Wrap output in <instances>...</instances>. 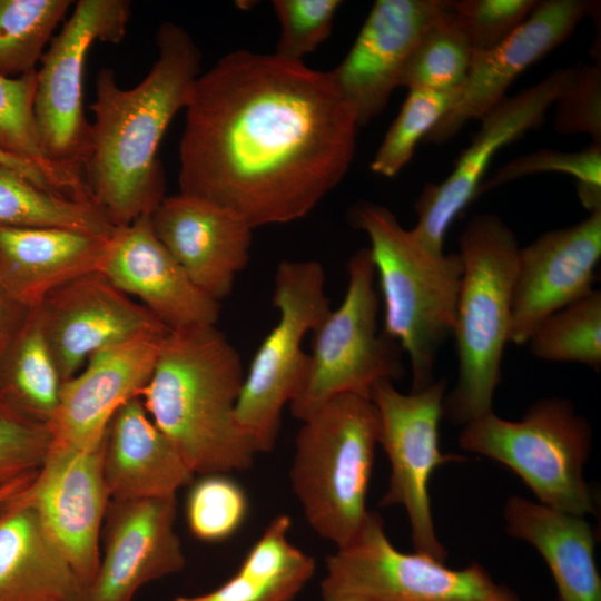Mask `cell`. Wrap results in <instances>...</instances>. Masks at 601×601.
I'll use <instances>...</instances> for the list:
<instances>
[{"instance_id":"obj_1","label":"cell","mask_w":601,"mask_h":601,"mask_svg":"<svg viewBox=\"0 0 601 601\" xmlns=\"http://www.w3.org/2000/svg\"><path fill=\"white\" fill-rule=\"evenodd\" d=\"M179 193L252 228L305 217L346 175L356 114L331 72L246 49L197 78L185 107Z\"/></svg>"},{"instance_id":"obj_2","label":"cell","mask_w":601,"mask_h":601,"mask_svg":"<svg viewBox=\"0 0 601 601\" xmlns=\"http://www.w3.org/2000/svg\"><path fill=\"white\" fill-rule=\"evenodd\" d=\"M156 43L157 60L130 89L102 67L89 106L95 120L81 174L91 201L115 228L150 215L165 197L158 148L200 75L199 48L183 27L161 23Z\"/></svg>"},{"instance_id":"obj_3","label":"cell","mask_w":601,"mask_h":601,"mask_svg":"<svg viewBox=\"0 0 601 601\" xmlns=\"http://www.w3.org/2000/svg\"><path fill=\"white\" fill-rule=\"evenodd\" d=\"M245 373L215 325L170 331L140 397L193 474L248 470L257 453L236 418Z\"/></svg>"},{"instance_id":"obj_4","label":"cell","mask_w":601,"mask_h":601,"mask_svg":"<svg viewBox=\"0 0 601 601\" xmlns=\"http://www.w3.org/2000/svg\"><path fill=\"white\" fill-rule=\"evenodd\" d=\"M351 220L370 239L384 302L383 332L410 358L412 392L423 390L435 381L437 352L452 335L462 258L427 252L382 205L359 203Z\"/></svg>"},{"instance_id":"obj_5","label":"cell","mask_w":601,"mask_h":601,"mask_svg":"<svg viewBox=\"0 0 601 601\" xmlns=\"http://www.w3.org/2000/svg\"><path fill=\"white\" fill-rule=\"evenodd\" d=\"M463 273L452 335L459 377L445 395L443 415L455 424L492 411L510 336L511 300L520 247L496 215L473 217L459 238Z\"/></svg>"},{"instance_id":"obj_6","label":"cell","mask_w":601,"mask_h":601,"mask_svg":"<svg viewBox=\"0 0 601 601\" xmlns=\"http://www.w3.org/2000/svg\"><path fill=\"white\" fill-rule=\"evenodd\" d=\"M297 433L290 483L311 528L341 548L363 526L378 444L370 396L341 394L324 403Z\"/></svg>"},{"instance_id":"obj_7","label":"cell","mask_w":601,"mask_h":601,"mask_svg":"<svg viewBox=\"0 0 601 601\" xmlns=\"http://www.w3.org/2000/svg\"><path fill=\"white\" fill-rule=\"evenodd\" d=\"M589 422L570 401L545 398L521 421L490 411L469 422L460 446L486 456L515 473L541 504L584 516L595 511V499L583 469L591 451Z\"/></svg>"},{"instance_id":"obj_8","label":"cell","mask_w":601,"mask_h":601,"mask_svg":"<svg viewBox=\"0 0 601 601\" xmlns=\"http://www.w3.org/2000/svg\"><path fill=\"white\" fill-rule=\"evenodd\" d=\"M273 305L279 313L278 322L256 351L236 404L237 422L257 453L275 447L283 408L307 376L309 354L302 348L303 339L332 309L321 263L280 262L274 277Z\"/></svg>"},{"instance_id":"obj_9","label":"cell","mask_w":601,"mask_h":601,"mask_svg":"<svg viewBox=\"0 0 601 601\" xmlns=\"http://www.w3.org/2000/svg\"><path fill=\"white\" fill-rule=\"evenodd\" d=\"M346 269L348 283L343 302L312 332L307 376L288 404L299 421L337 395L370 396L377 382L404 374L402 348L377 331L380 298L368 248L352 255Z\"/></svg>"},{"instance_id":"obj_10","label":"cell","mask_w":601,"mask_h":601,"mask_svg":"<svg viewBox=\"0 0 601 601\" xmlns=\"http://www.w3.org/2000/svg\"><path fill=\"white\" fill-rule=\"evenodd\" d=\"M323 601H520L480 564L451 569L388 540L382 518L370 511L358 533L326 560Z\"/></svg>"},{"instance_id":"obj_11","label":"cell","mask_w":601,"mask_h":601,"mask_svg":"<svg viewBox=\"0 0 601 601\" xmlns=\"http://www.w3.org/2000/svg\"><path fill=\"white\" fill-rule=\"evenodd\" d=\"M131 16L128 0H79L52 37L37 69L35 119L47 158L81 174L90 122L83 111L87 53L96 41L119 43Z\"/></svg>"},{"instance_id":"obj_12","label":"cell","mask_w":601,"mask_h":601,"mask_svg":"<svg viewBox=\"0 0 601 601\" xmlns=\"http://www.w3.org/2000/svg\"><path fill=\"white\" fill-rule=\"evenodd\" d=\"M445 391V380L410 394L397 391L393 381L383 380L370 394L378 414V444L391 465L388 486L380 504L403 506L415 552L443 563L447 554L434 528L428 483L439 466L465 461L440 449Z\"/></svg>"},{"instance_id":"obj_13","label":"cell","mask_w":601,"mask_h":601,"mask_svg":"<svg viewBox=\"0 0 601 601\" xmlns=\"http://www.w3.org/2000/svg\"><path fill=\"white\" fill-rule=\"evenodd\" d=\"M577 69L573 66L554 70L539 83L506 97L480 119V129L451 174L439 184H426L415 204L417 223L410 231L424 249L435 255L444 253V238L451 224L477 196L482 177L495 154L542 124Z\"/></svg>"},{"instance_id":"obj_14","label":"cell","mask_w":601,"mask_h":601,"mask_svg":"<svg viewBox=\"0 0 601 601\" xmlns=\"http://www.w3.org/2000/svg\"><path fill=\"white\" fill-rule=\"evenodd\" d=\"M102 455L104 442L89 450L51 442L36 476L20 492L86 591L98 571L100 533L110 502Z\"/></svg>"},{"instance_id":"obj_15","label":"cell","mask_w":601,"mask_h":601,"mask_svg":"<svg viewBox=\"0 0 601 601\" xmlns=\"http://www.w3.org/2000/svg\"><path fill=\"white\" fill-rule=\"evenodd\" d=\"M601 257V209L520 248L509 341L528 343L550 315L590 294Z\"/></svg>"},{"instance_id":"obj_16","label":"cell","mask_w":601,"mask_h":601,"mask_svg":"<svg viewBox=\"0 0 601 601\" xmlns=\"http://www.w3.org/2000/svg\"><path fill=\"white\" fill-rule=\"evenodd\" d=\"M170 332L160 328L106 347L63 382L56 414L48 426L51 442L78 450L100 445L115 413L140 396Z\"/></svg>"},{"instance_id":"obj_17","label":"cell","mask_w":601,"mask_h":601,"mask_svg":"<svg viewBox=\"0 0 601 601\" xmlns=\"http://www.w3.org/2000/svg\"><path fill=\"white\" fill-rule=\"evenodd\" d=\"M36 308L63 382L76 375L95 353L166 327L98 272L60 286Z\"/></svg>"},{"instance_id":"obj_18","label":"cell","mask_w":601,"mask_h":601,"mask_svg":"<svg viewBox=\"0 0 601 601\" xmlns=\"http://www.w3.org/2000/svg\"><path fill=\"white\" fill-rule=\"evenodd\" d=\"M587 0H546L503 42L487 51H472L460 97L424 138L442 144L470 120L481 119L506 98L512 82L531 65L563 43L577 26L594 12Z\"/></svg>"},{"instance_id":"obj_19","label":"cell","mask_w":601,"mask_h":601,"mask_svg":"<svg viewBox=\"0 0 601 601\" xmlns=\"http://www.w3.org/2000/svg\"><path fill=\"white\" fill-rule=\"evenodd\" d=\"M176 515V495L110 501L104 555L83 601H132L145 584L181 571L186 558Z\"/></svg>"},{"instance_id":"obj_20","label":"cell","mask_w":601,"mask_h":601,"mask_svg":"<svg viewBox=\"0 0 601 601\" xmlns=\"http://www.w3.org/2000/svg\"><path fill=\"white\" fill-rule=\"evenodd\" d=\"M97 272L170 331L213 326L219 318L220 303L190 280L156 236L150 215L114 229Z\"/></svg>"},{"instance_id":"obj_21","label":"cell","mask_w":601,"mask_h":601,"mask_svg":"<svg viewBox=\"0 0 601 601\" xmlns=\"http://www.w3.org/2000/svg\"><path fill=\"white\" fill-rule=\"evenodd\" d=\"M444 0H377L343 61L331 72L363 126L380 115L400 87L407 59Z\"/></svg>"},{"instance_id":"obj_22","label":"cell","mask_w":601,"mask_h":601,"mask_svg":"<svg viewBox=\"0 0 601 601\" xmlns=\"http://www.w3.org/2000/svg\"><path fill=\"white\" fill-rule=\"evenodd\" d=\"M152 229L205 295L220 303L249 260L252 228L215 203L177 194L165 196L150 214Z\"/></svg>"},{"instance_id":"obj_23","label":"cell","mask_w":601,"mask_h":601,"mask_svg":"<svg viewBox=\"0 0 601 601\" xmlns=\"http://www.w3.org/2000/svg\"><path fill=\"white\" fill-rule=\"evenodd\" d=\"M109 237L65 228L0 227V290L31 309L55 289L97 272Z\"/></svg>"},{"instance_id":"obj_24","label":"cell","mask_w":601,"mask_h":601,"mask_svg":"<svg viewBox=\"0 0 601 601\" xmlns=\"http://www.w3.org/2000/svg\"><path fill=\"white\" fill-rule=\"evenodd\" d=\"M102 465L110 501L176 495L194 479L140 396L130 398L112 416L104 441Z\"/></svg>"},{"instance_id":"obj_25","label":"cell","mask_w":601,"mask_h":601,"mask_svg":"<svg viewBox=\"0 0 601 601\" xmlns=\"http://www.w3.org/2000/svg\"><path fill=\"white\" fill-rule=\"evenodd\" d=\"M24 490V489H23ZM73 566L20 492L0 506V601H83Z\"/></svg>"},{"instance_id":"obj_26","label":"cell","mask_w":601,"mask_h":601,"mask_svg":"<svg viewBox=\"0 0 601 601\" xmlns=\"http://www.w3.org/2000/svg\"><path fill=\"white\" fill-rule=\"evenodd\" d=\"M504 519L508 533L533 545L546 562L559 601H601L595 536L584 516L516 495L508 499Z\"/></svg>"},{"instance_id":"obj_27","label":"cell","mask_w":601,"mask_h":601,"mask_svg":"<svg viewBox=\"0 0 601 601\" xmlns=\"http://www.w3.org/2000/svg\"><path fill=\"white\" fill-rule=\"evenodd\" d=\"M290 524L288 515L276 516L225 583L174 601H292L313 577L315 562L289 542Z\"/></svg>"},{"instance_id":"obj_28","label":"cell","mask_w":601,"mask_h":601,"mask_svg":"<svg viewBox=\"0 0 601 601\" xmlns=\"http://www.w3.org/2000/svg\"><path fill=\"white\" fill-rule=\"evenodd\" d=\"M62 384L38 311L28 309L10 349L0 388V411L48 427L56 414Z\"/></svg>"},{"instance_id":"obj_29","label":"cell","mask_w":601,"mask_h":601,"mask_svg":"<svg viewBox=\"0 0 601 601\" xmlns=\"http://www.w3.org/2000/svg\"><path fill=\"white\" fill-rule=\"evenodd\" d=\"M0 227L65 228L104 237L115 229L95 204L40 188L2 165Z\"/></svg>"},{"instance_id":"obj_30","label":"cell","mask_w":601,"mask_h":601,"mask_svg":"<svg viewBox=\"0 0 601 601\" xmlns=\"http://www.w3.org/2000/svg\"><path fill=\"white\" fill-rule=\"evenodd\" d=\"M37 70L16 78L0 76V148L35 162L71 199L87 200L80 174L52 164L46 156L35 119Z\"/></svg>"},{"instance_id":"obj_31","label":"cell","mask_w":601,"mask_h":601,"mask_svg":"<svg viewBox=\"0 0 601 601\" xmlns=\"http://www.w3.org/2000/svg\"><path fill=\"white\" fill-rule=\"evenodd\" d=\"M472 49L453 11L452 1L423 30L404 67L400 87L453 90L463 86Z\"/></svg>"},{"instance_id":"obj_32","label":"cell","mask_w":601,"mask_h":601,"mask_svg":"<svg viewBox=\"0 0 601 601\" xmlns=\"http://www.w3.org/2000/svg\"><path fill=\"white\" fill-rule=\"evenodd\" d=\"M71 0H0V76L16 78L36 66L65 21Z\"/></svg>"},{"instance_id":"obj_33","label":"cell","mask_w":601,"mask_h":601,"mask_svg":"<svg viewBox=\"0 0 601 601\" xmlns=\"http://www.w3.org/2000/svg\"><path fill=\"white\" fill-rule=\"evenodd\" d=\"M531 353L550 362L601 365V293L583 298L544 319L530 337Z\"/></svg>"},{"instance_id":"obj_34","label":"cell","mask_w":601,"mask_h":601,"mask_svg":"<svg viewBox=\"0 0 601 601\" xmlns=\"http://www.w3.org/2000/svg\"><path fill=\"white\" fill-rule=\"evenodd\" d=\"M461 89L408 90L397 117L371 161V170L387 178L396 176L413 157L417 144L457 101Z\"/></svg>"},{"instance_id":"obj_35","label":"cell","mask_w":601,"mask_h":601,"mask_svg":"<svg viewBox=\"0 0 601 601\" xmlns=\"http://www.w3.org/2000/svg\"><path fill=\"white\" fill-rule=\"evenodd\" d=\"M545 171L573 176L581 204L590 213L601 209V145L597 144L581 151L540 149L516 157L497 169L490 180L481 184L477 196L504 183Z\"/></svg>"},{"instance_id":"obj_36","label":"cell","mask_w":601,"mask_h":601,"mask_svg":"<svg viewBox=\"0 0 601 601\" xmlns=\"http://www.w3.org/2000/svg\"><path fill=\"white\" fill-rule=\"evenodd\" d=\"M188 492L186 520L194 536L219 542L243 524L248 501L243 487L224 474L200 475Z\"/></svg>"},{"instance_id":"obj_37","label":"cell","mask_w":601,"mask_h":601,"mask_svg":"<svg viewBox=\"0 0 601 601\" xmlns=\"http://www.w3.org/2000/svg\"><path fill=\"white\" fill-rule=\"evenodd\" d=\"M339 0H275L280 26L275 55L294 61L316 50L329 36Z\"/></svg>"},{"instance_id":"obj_38","label":"cell","mask_w":601,"mask_h":601,"mask_svg":"<svg viewBox=\"0 0 601 601\" xmlns=\"http://www.w3.org/2000/svg\"><path fill=\"white\" fill-rule=\"evenodd\" d=\"M539 4L536 0H460L452 11L472 51H487L510 37Z\"/></svg>"},{"instance_id":"obj_39","label":"cell","mask_w":601,"mask_h":601,"mask_svg":"<svg viewBox=\"0 0 601 601\" xmlns=\"http://www.w3.org/2000/svg\"><path fill=\"white\" fill-rule=\"evenodd\" d=\"M554 128L560 134H587L601 145V69L578 67L566 89L555 100Z\"/></svg>"},{"instance_id":"obj_40","label":"cell","mask_w":601,"mask_h":601,"mask_svg":"<svg viewBox=\"0 0 601 601\" xmlns=\"http://www.w3.org/2000/svg\"><path fill=\"white\" fill-rule=\"evenodd\" d=\"M50 444L47 426L0 411V487L38 472Z\"/></svg>"},{"instance_id":"obj_41","label":"cell","mask_w":601,"mask_h":601,"mask_svg":"<svg viewBox=\"0 0 601 601\" xmlns=\"http://www.w3.org/2000/svg\"><path fill=\"white\" fill-rule=\"evenodd\" d=\"M0 165L19 173L40 188L63 196L52 179L32 161L0 148Z\"/></svg>"},{"instance_id":"obj_42","label":"cell","mask_w":601,"mask_h":601,"mask_svg":"<svg viewBox=\"0 0 601 601\" xmlns=\"http://www.w3.org/2000/svg\"><path fill=\"white\" fill-rule=\"evenodd\" d=\"M36 474H37V472L32 473V474H29V475H26V476H22V477L16 480V481L2 486V487H0V506L4 502L10 500L11 497L17 495L19 492H21L23 489H26L31 483V481L33 480Z\"/></svg>"},{"instance_id":"obj_43","label":"cell","mask_w":601,"mask_h":601,"mask_svg":"<svg viewBox=\"0 0 601 601\" xmlns=\"http://www.w3.org/2000/svg\"><path fill=\"white\" fill-rule=\"evenodd\" d=\"M10 302L11 300L7 298L4 294L0 290V346H1V341L3 336L4 324H6V316H7L6 308H7L8 303Z\"/></svg>"},{"instance_id":"obj_44","label":"cell","mask_w":601,"mask_h":601,"mask_svg":"<svg viewBox=\"0 0 601 601\" xmlns=\"http://www.w3.org/2000/svg\"><path fill=\"white\" fill-rule=\"evenodd\" d=\"M333 601H361V600H355V599H337V600H333Z\"/></svg>"},{"instance_id":"obj_45","label":"cell","mask_w":601,"mask_h":601,"mask_svg":"<svg viewBox=\"0 0 601 601\" xmlns=\"http://www.w3.org/2000/svg\"><path fill=\"white\" fill-rule=\"evenodd\" d=\"M559 601V600H558Z\"/></svg>"}]
</instances>
